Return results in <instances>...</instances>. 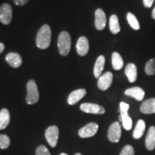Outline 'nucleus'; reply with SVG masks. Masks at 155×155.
Instances as JSON below:
<instances>
[{
  "label": "nucleus",
  "instance_id": "obj_5",
  "mask_svg": "<svg viewBox=\"0 0 155 155\" xmlns=\"http://www.w3.org/2000/svg\"><path fill=\"white\" fill-rule=\"evenodd\" d=\"M121 136V128L119 122H114L108 128V139L113 143L119 142Z\"/></svg>",
  "mask_w": 155,
  "mask_h": 155
},
{
  "label": "nucleus",
  "instance_id": "obj_30",
  "mask_svg": "<svg viewBox=\"0 0 155 155\" xmlns=\"http://www.w3.org/2000/svg\"><path fill=\"white\" fill-rule=\"evenodd\" d=\"M15 5L18 6H23L28 2L29 0H13Z\"/></svg>",
  "mask_w": 155,
  "mask_h": 155
},
{
  "label": "nucleus",
  "instance_id": "obj_31",
  "mask_svg": "<svg viewBox=\"0 0 155 155\" xmlns=\"http://www.w3.org/2000/svg\"><path fill=\"white\" fill-rule=\"evenodd\" d=\"M4 50H5V45L2 43V42H0V54L2 53Z\"/></svg>",
  "mask_w": 155,
  "mask_h": 155
},
{
  "label": "nucleus",
  "instance_id": "obj_17",
  "mask_svg": "<svg viewBox=\"0 0 155 155\" xmlns=\"http://www.w3.org/2000/svg\"><path fill=\"white\" fill-rule=\"evenodd\" d=\"M145 145L146 148L149 151H152L155 148V127L152 126L149 129L147 132L146 139H145Z\"/></svg>",
  "mask_w": 155,
  "mask_h": 155
},
{
  "label": "nucleus",
  "instance_id": "obj_11",
  "mask_svg": "<svg viewBox=\"0 0 155 155\" xmlns=\"http://www.w3.org/2000/svg\"><path fill=\"white\" fill-rule=\"evenodd\" d=\"M106 25V16L101 9H97L95 12V26L98 30H103Z\"/></svg>",
  "mask_w": 155,
  "mask_h": 155
},
{
  "label": "nucleus",
  "instance_id": "obj_6",
  "mask_svg": "<svg viewBox=\"0 0 155 155\" xmlns=\"http://www.w3.org/2000/svg\"><path fill=\"white\" fill-rule=\"evenodd\" d=\"M45 138L52 147H55L57 145L58 137H59V129L56 126H51L48 127L45 131Z\"/></svg>",
  "mask_w": 155,
  "mask_h": 155
},
{
  "label": "nucleus",
  "instance_id": "obj_26",
  "mask_svg": "<svg viewBox=\"0 0 155 155\" xmlns=\"http://www.w3.org/2000/svg\"><path fill=\"white\" fill-rule=\"evenodd\" d=\"M9 144H10V139L7 135L6 134H0V149L8 148Z\"/></svg>",
  "mask_w": 155,
  "mask_h": 155
},
{
  "label": "nucleus",
  "instance_id": "obj_10",
  "mask_svg": "<svg viewBox=\"0 0 155 155\" xmlns=\"http://www.w3.org/2000/svg\"><path fill=\"white\" fill-rule=\"evenodd\" d=\"M98 125L96 123H89L88 124L81 128L78 131V135L81 138H88L92 137L98 131Z\"/></svg>",
  "mask_w": 155,
  "mask_h": 155
},
{
  "label": "nucleus",
  "instance_id": "obj_12",
  "mask_svg": "<svg viewBox=\"0 0 155 155\" xmlns=\"http://www.w3.org/2000/svg\"><path fill=\"white\" fill-rule=\"evenodd\" d=\"M124 94L127 96H131L132 98H135L136 100H137L138 101H142L144 99L145 93L144 91L140 87H132V88H128L125 91Z\"/></svg>",
  "mask_w": 155,
  "mask_h": 155
},
{
  "label": "nucleus",
  "instance_id": "obj_33",
  "mask_svg": "<svg viewBox=\"0 0 155 155\" xmlns=\"http://www.w3.org/2000/svg\"><path fill=\"white\" fill-rule=\"evenodd\" d=\"M60 155H68V154H65V153H62V154H61Z\"/></svg>",
  "mask_w": 155,
  "mask_h": 155
},
{
  "label": "nucleus",
  "instance_id": "obj_18",
  "mask_svg": "<svg viewBox=\"0 0 155 155\" xmlns=\"http://www.w3.org/2000/svg\"><path fill=\"white\" fill-rule=\"evenodd\" d=\"M125 74L130 83H134L137 79V68L134 63L127 64L125 68Z\"/></svg>",
  "mask_w": 155,
  "mask_h": 155
},
{
  "label": "nucleus",
  "instance_id": "obj_34",
  "mask_svg": "<svg viewBox=\"0 0 155 155\" xmlns=\"http://www.w3.org/2000/svg\"><path fill=\"white\" fill-rule=\"evenodd\" d=\"M75 155H82V154H80V153H77V154H75Z\"/></svg>",
  "mask_w": 155,
  "mask_h": 155
},
{
  "label": "nucleus",
  "instance_id": "obj_21",
  "mask_svg": "<svg viewBox=\"0 0 155 155\" xmlns=\"http://www.w3.org/2000/svg\"><path fill=\"white\" fill-rule=\"evenodd\" d=\"M145 128H146V124H145V122L144 120H139V121H137V125H136L134 131L133 133L134 138L135 139H140L143 136V134H144Z\"/></svg>",
  "mask_w": 155,
  "mask_h": 155
},
{
  "label": "nucleus",
  "instance_id": "obj_29",
  "mask_svg": "<svg viewBox=\"0 0 155 155\" xmlns=\"http://www.w3.org/2000/svg\"><path fill=\"white\" fill-rule=\"evenodd\" d=\"M154 0H143V5L146 8H151Z\"/></svg>",
  "mask_w": 155,
  "mask_h": 155
},
{
  "label": "nucleus",
  "instance_id": "obj_1",
  "mask_svg": "<svg viewBox=\"0 0 155 155\" xmlns=\"http://www.w3.org/2000/svg\"><path fill=\"white\" fill-rule=\"evenodd\" d=\"M51 42V29L48 25H44L38 31L36 38L37 46L45 50L49 47Z\"/></svg>",
  "mask_w": 155,
  "mask_h": 155
},
{
  "label": "nucleus",
  "instance_id": "obj_16",
  "mask_svg": "<svg viewBox=\"0 0 155 155\" xmlns=\"http://www.w3.org/2000/svg\"><path fill=\"white\" fill-rule=\"evenodd\" d=\"M6 61L12 68H17L22 65V60L21 56L17 53H9L6 55Z\"/></svg>",
  "mask_w": 155,
  "mask_h": 155
},
{
  "label": "nucleus",
  "instance_id": "obj_24",
  "mask_svg": "<svg viewBox=\"0 0 155 155\" xmlns=\"http://www.w3.org/2000/svg\"><path fill=\"white\" fill-rule=\"evenodd\" d=\"M127 19L128 22L134 30H139L140 29V24H139L138 19L135 17V15L131 12H128L127 15Z\"/></svg>",
  "mask_w": 155,
  "mask_h": 155
},
{
  "label": "nucleus",
  "instance_id": "obj_25",
  "mask_svg": "<svg viewBox=\"0 0 155 155\" xmlns=\"http://www.w3.org/2000/svg\"><path fill=\"white\" fill-rule=\"evenodd\" d=\"M145 73L148 75H155V58L147 62L144 68Z\"/></svg>",
  "mask_w": 155,
  "mask_h": 155
},
{
  "label": "nucleus",
  "instance_id": "obj_19",
  "mask_svg": "<svg viewBox=\"0 0 155 155\" xmlns=\"http://www.w3.org/2000/svg\"><path fill=\"white\" fill-rule=\"evenodd\" d=\"M105 62L106 59L104 55H100L99 57L97 58L94 69V74L96 78H99L101 76L102 72L104 68V65H105Z\"/></svg>",
  "mask_w": 155,
  "mask_h": 155
},
{
  "label": "nucleus",
  "instance_id": "obj_15",
  "mask_svg": "<svg viewBox=\"0 0 155 155\" xmlns=\"http://www.w3.org/2000/svg\"><path fill=\"white\" fill-rule=\"evenodd\" d=\"M86 95V89H78L73 91L68 98V103L70 105H75Z\"/></svg>",
  "mask_w": 155,
  "mask_h": 155
},
{
  "label": "nucleus",
  "instance_id": "obj_20",
  "mask_svg": "<svg viewBox=\"0 0 155 155\" xmlns=\"http://www.w3.org/2000/svg\"><path fill=\"white\" fill-rule=\"evenodd\" d=\"M10 122V114L7 108H3L0 111V130L7 128Z\"/></svg>",
  "mask_w": 155,
  "mask_h": 155
},
{
  "label": "nucleus",
  "instance_id": "obj_28",
  "mask_svg": "<svg viewBox=\"0 0 155 155\" xmlns=\"http://www.w3.org/2000/svg\"><path fill=\"white\" fill-rule=\"evenodd\" d=\"M36 155H51L48 148L44 145H40L36 150Z\"/></svg>",
  "mask_w": 155,
  "mask_h": 155
},
{
  "label": "nucleus",
  "instance_id": "obj_27",
  "mask_svg": "<svg viewBox=\"0 0 155 155\" xmlns=\"http://www.w3.org/2000/svg\"><path fill=\"white\" fill-rule=\"evenodd\" d=\"M134 150L133 147L131 145H126V146L122 149L121 153L119 155H134Z\"/></svg>",
  "mask_w": 155,
  "mask_h": 155
},
{
  "label": "nucleus",
  "instance_id": "obj_32",
  "mask_svg": "<svg viewBox=\"0 0 155 155\" xmlns=\"http://www.w3.org/2000/svg\"><path fill=\"white\" fill-rule=\"evenodd\" d=\"M152 17L154 19H155V7H154V9H153L152 10Z\"/></svg>",
  "mask_w": 155,
  "mask_h": 155
},
{
  "label": "nucleus",
  "instance_id": "obj_4",
  "mask_svg": "<svg viewBox=\"0 0 155 155\" xmlns=\"http://www.w3.org/2000/svg\"><path fill=\"white\" fill-rule=\"evenodd\" d=\"M129 105L124 102L120 103V116L121 117V122L123 127L126 130H130L132 127V120L131 118L128 114Z\"/></svg>",
  "mask_w": 155,
  "mask_h": 155
},
{
  "label": "nucleus",
  "instance_id": "obj_8",
  "mask_svg": "<svg viewBox=\"0 0 155 155\" xmlns=\"http://www.w3.org/2000/svg\"><path fill=\"white\" fill-rule=\"evenodd\" d=\"M80 108L81 111L87 114H104L105 113V108L96 104L84 103L81 104Z\"/></svg>",
  "mask_w": 155,
  "mask_h": 155
},
{
  "label": "nucleus",
  "instance_id": "obj_2",
  "mask_svg": "<svg viewBox=\"0 0 155 155\" xmlns=\"http://www.w3.org/2000/svg\"><path fill=\"white\" fill-rule=\"evenodd\" d=\"M58 47L61 55L66 56L69 54L71 48V35L66 31H63L59 35Z\"/></svg>",
  "mask_w": 155,
  "mask_h": 155
},
{
  "label": "nucleus",
  "instance_id": "obj_14",
  "mask_svg": "<svg viewBox=\"0 0 155 155\" xmlns=\"http://www.w3.org/2000/svg\"><path fill=\"white\" fill-rule=\"evenodd\" d=\"M140 111L144 114H155V98H149L141 103Z\"/></svg>",
  "mask_w": 155,
  "mask_h": 155
},
{
  "label": "nucleus",
  "instance_id": "obj_9",
  "mask_svg": "<svg viewBox=\"0 0 155 155\" xmlns=\"http://www.w3.org/2000/svg\"><path fill=\"white\" fill-rule=\"evenodd\" d=\"M113 73L110 71L101 75L98 81V88L101 91H106L110 88L113 82Z\"/></svg>",
  "mask_w": 155,
  "mask_h": 155
},
{
  "label": "nucleus",
  "instance_id": "obj_22",
  "mask_svg": "<svg viewBox=\"0 0 155 155\" xmlns=\"http://www.w3.org/2000/svg\"><path fill=\"white\" fill-rule=\"evenodd\" d=\"M109 29L111 33L114 35L118 34L121 31V27H120L119 22V18L116 15H111L109 19Z\"/></svg>",
  "mask_w": 155,
  "mask_h": 155
},
{
  "label": "nucleus",
  "instance_id": "obj_3",
  "mask_svg": "<svg viewBox=\"0 0 155 155\" xmlns=\"http://www.w3.org/2000/svg\"><path fill=\"white\" fill-rule=\"evenodd\" d=\"M28 95L26 97L27 103L30 105L36 104L39 100V91L35 82L33 80L28 81L27 84Z\"/></svg>",
  "mask_w": 155,
  "mask_h": 155
},
{
  "label": "nucleus",
  "instance_id": "obj_23",
  "mask_svg": "<svg viewBox=\"0 0 155 155\" xmlns=\"http://www.w3.org/2000/svg\"><path fill=\"white\" fill-rule=\"evenodd\" d=\"M112 65L116 71H119L124 67V60L121 55L117 52H114L112 54Z\"/></svg>",
  "mask_w": 155,
  "mask_h": 155
},
{
  "label": "nucleus",
  "instance_id": "obj_13",
  "mask_svg": "<svg viewBox=\"0 0 155 155\" xmlns=\"http://www.w3.org/2000/svg\"><path fill=\"white\" fill-rule=\"evenodd\" d=\"M76 50L79 55L85 56L89 50V42L86 37H81L78 40L76 44Z\"/></svg>",
  "mask_w": 155,
  "mask_h": 155
},
{
  "label": "nucleus",
  "instance_id": "obj_7",
  "mask_svg": "<svg viewBox=\"0 0 155 155\" xmlns=\"http://www.w3.org/2000/svg\"><path fill=\"white\" fill-rule=\"evenodd\" d=\"M12 19V8L9 4H3L0 7V21L4 25H9Z\"/></svg>",
  "mask_w": 155,
  "mask_h": 155
}]
</instances>
